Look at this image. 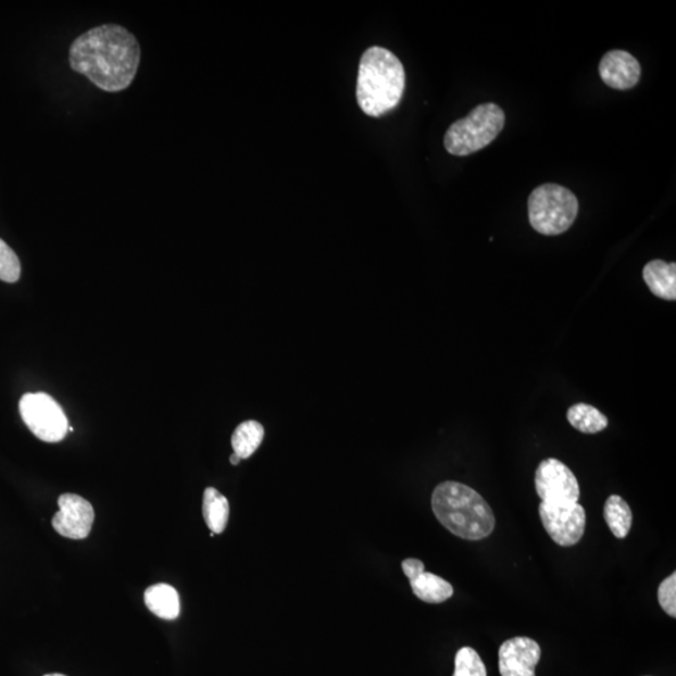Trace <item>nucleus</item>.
I'll return each instance as SVG.
<instances>
[{"mask_svg": "<svg viewBox=\"0 0 676 676\" xmlns=\"http://www.w3.org/2000/svg\"><path fill=\"white\" fill-rule=\"evenodd\" d=\"M73 71L84 74L105 92H121L135 80L141 48L126 28L104 24L74 40L70 51Z\"/></svg>", "mask_w": 676, "mask_h": 676, "instance_id": "1", "label": "nucleus"}, {"mask_svg": "<svg viewBox=\"0 0 676 676\" xmlns=\"http://www.w3.org/2000/svg\"><path fill=\"white\" fill-rule=\"evenodd\" d=\"M439 523L458 538L479 541L492 534L497 518L479 492L456 481L437 485L431 498Z\"/></svg>", "mask_w": 676, "mask_h": 676, "instance_id": "2", "label": "nucleus"}, {"mask_svg": "<svg viewBox=\"0 0 676 676\" xmlns=\"http://www.w3.org/2000/svg\"><path fill=\"white\" fill-rule=\"evenodd\" d=\"M405 70L399 58L381 47L362 55L358 77V102L370 117H381L399 105L405 90Z\"/></svg>", "mask_w": 676, "mask_h": 676, "instance_id": "3", "label": "nucleus"}, {"mask_svg": "<svg viewBox=\"0 0 676 676\" xmlns=\"http://www.w3.org/2000/svg\"><path fill=\"white\" fill-rule=\"evenodd\" d=\"M505 126V112L495 103L479 104L465 118L452 123L443 145L452 155L465 157L488 147Z\"/></svg>", "mask_w": 676, "mask_h": 676, "instance_id": "4", "label": "nucleus"}, {"mask_svg": "<svg viewBox=\"0 0 676 676\" xmlns=\"http://www.w3.org/2000/svg\"><path fill=\"white\" fill-rule=\"evenodd\" d=\"M529 222L543 236H559L578 217V198L563 186L547 184L535 188L529 197Z\"/></svg>", "mask_w": 676, "mask_h": 676, "instance_id": "5", "label": "nucleus"}, {"mask_svg": "<svg viewBox=\"0 0 676 676\" xmlns=\"http://www.w3.org/2000/svg\"><path fill=\"white\" fill-rule=\"evenodd\" d=\"M21 416L29 430L45 442H60L67 436L70 424L63 409L45 392L26 393L20 402Z\"/></svg>", "mask_w": 676, "mask_h": 676, "instance_id": "6", "label": "nucleus"}, {"mask_svg": "<svg viewBox=\"0 0 676 676\" xmlns=\"http://www.w3.org/2000/svg\"><path fill=\"white\" fill-rule=\"evenodd\" d=\"M535 489L543 504L571 506L578 504L580 485L576 476L562 461L547 459L536 468Z\"/></svg>", "mask_w": 676, "mask_h": 676, "instance_id": "7", "label": "nucleus"}, {"mask_svg": "<svg viewBox=\"0 0 676 676\" xmlns=\"http://www.w3.org/2000/svg\"><path fill=\"white\" fill-rule=\"evenodd\" d=\"M541 524L558 546L568 548L578 543L587 526V513L579 504L552 506L541 502L539 506Z\"/></svg>", "mask_w": 676, "mask_h": 676, "instance_id": "8", "label": "nucleus"}, {"mask_svg": "<svg viewBox=\"0 0 676 676\" xmlns=\"http://www.w3.org/2000/svg\"><path fill=\"white\" fill-rule=\"evenodd\" d=\"M60 511L54 515V530L73 540L86 539L95 523V510L90 502L76 493H63L58 499Z\"/></svg>", "mask_w": 676, "mask_h": 676, "instance_id": "9", "label": "nucleus"}, {"mask_svg": "<svg viewBox=\"0 0 676 676\" xmlns=\"http://www.w3.org/2000/svg\"><path fill=\"white\" fill-rule=\"evenodd\" d=\"M541 659V648L525 637L509 639L499 649L501 676H536L535 667Z\"/></svg>", "mask_w": 676, "mask_h": 676, "instance_id": "10", "label": "nucleus"}, {"mask_svg": "<svg viewBox=\"0 0 676 676\" xmlns=\"http://www.w3.org/2000/svg\"><path fill=\"white\" fill-rule=\"evenodd\" d=\"M599 73L608 87L626 90L639 84L641 65L630 53L616 49L603 57Z\"/></svg>", "mask_w": 676, "mask_h": 676, "instance_id": "11", "label": "nucleus"}, {"mask_svg": "<svg viewBox=\"0 0 676 676\" xmlns=\"http://www.w3.org/2000/svg\"><path fill=\"white\" fill-rule=\"evenodd\" d=\"M642 278L651 293L666 301L676 300V263L654 260L642 270Z\"/></svg>", "mask_w": 676, "mask_h": 676, "instance_id": "12", "label": "nucleus"}, {"mask_svg": "<svg viewBox=\"0 0 676 676\" xmlns=\"http://www.w3.org/2000/svg\"><path fill=\"white\" fill-rule=\"evenodd\" d=\"M145 603L150 612L164 621H175L179 616V596L168 584H155L145 592Z\"/></svg>", "mask_w": 676, "mask_h": 676, "instance_id": "13", "label": "nucleus"}, {"mask_svg": "<svg viewBox=\"0 0 676 676\" xmlns=\"http://www.w3.org/2000/svg\"><path fill=\"white\" fill-rule=\"evenodd\" d=\"M415 597L428 604H441L453 596L452 585L433 573H420L410 579Z\"/></svg>", "mask_w": 676, "mask_h": 676, "instance_id": "14", "label": "nucleus"}, {"mask_svg": "<svg viewBox=\"0 0 676 676\" xmlns=\"http://www.w3.org/2000/svg\"><path fill=\"white\" fill-rule=\"evenodd\" d=\"M203 517L211 533L222 534L226 530L229 517V504L225 495L214 488L203 493Z\"/></svg>", "mask_w": 676, "mask_h": 676, "instance_id": "15", "label": "nucleus"}, {"mask_svg": "<svg viewBox=\"0 0 676 676\" xmlns=\"http://www.w3.org/2000/svg\"><path fill=\"white\" fill-rule=\"evenodd\" d=\"M566 418L575 430L589 435L604 431L609 425L608 417L588 403H575L567 410Z\"/></svg>", "mask_w": 676, "mask_h": 676, "instance_id": "16", "label": "nucleus"}, {"mask_svg": "<svg viewBox=\"0 0 676 676\" xmlns=\"http://www.w3.org/2000/svg\"><path fill=\"white\" fill-rule=\"evenodd\" d=\"M604 518L615 538L625 539L633 526L631 509L619 495L609 497L604 505Z\"/></svg>", "mask_w": 676, "mask_h": 676, "instance_id": "17", "label": "nucleus"}, {"mask_svg": "<svg viewBox=\"0 0 676 676\" xmlns=\"http://www.w3.org/2000/svg\"><path fill=\"white\" fill-rule=\"evenodd\" d=\"M265 437V428L254 420H249L236 427L233 435V448L238 458L241 460L249 459L261 447Z\"/></svg>", "mask_w": 676, "mask_h": 676, "instance_id": "18", "label": "nucleus"}, {"mask_svg": "<svg viewBox=\"0 0 676 676\" xmlns=\"http://www.w3.org/2000/svg\"><path fill=\"white\" fill-rule=\"evenodd\" d=\"M453 676H488V671L477 651L465 647L458 651Z\"/></svg>", "mask_w": 676, "mask_h": 676, "instance_id": "19", "label": "nucleus"}, {"mask_svg": "<svg viewBox=\"0 0 676 676\" xmlns=\"http://www.w3.org/2000/svg\"><path fill=\"white\" fill-rule=\"evenodd\" d=\"M21 277V262L10 246L0 240V279L8 284L18 281Z\"/></svg>", "mask_w": 676, "mask_h": 676, "instance_id": "20", "label": "nucleus"}, {"mask_svg": "<svg viewBox=\"0 0 676 676\" xmlns=\"http://www.w3.org/2000/svg\"><path fill=\"white\" fill-rule=\"evenodd\" d=\"M658 600L667 615L676 617V573L659 585Z\"/></svg>", "mask_w": 676, "mask_h": 676, "instance_id": "21", "label": "nucleus"}, {"mask_svg": "<svg viewBox=\"0 0 676 676\" xmlns=\"http://www.w3.org/2000/svg\"><path fill=\"white\" fill-rule=\"evenodd\" d=\"M402 571L403 574L406 575V578L410 580L414 578L420 573L425 572V565L422 560L418 559H406L402 562Z\"/></svg>", "mask_w": 676, "mask_h": 676, "instance_id": "22", "label": "nucleus"}, {"mask_svg": "<svg viewBox=\"0 0 676 676\" xmlns=\"http://www.w3.org/2000/svg\"><path fill=\"white\" fill-rule=\"evenodd\" d=\"M229 461H230V464H233V465H238V464H240L241 459H240V458H238V456L236 455V453H234V455H233V456H230Z\"/></svg>", "mask_w": 676, "mask_h": 676, "instance_id": "23", "label": "nucleus"}, {"mask_svg": "<svg viewBox=\"0 0 676 676\" xmlns=\"http://www.w3.org/2000/svg\"><path fill=\"white\" fill-rule=\"evenodd\" d=\"M45 676H65V675H63V674H47Z\"/></svg>", "mask_w": 676, "mask_h": 676, "instance_id": "24", "label": "nucleus"}]
</instances>
